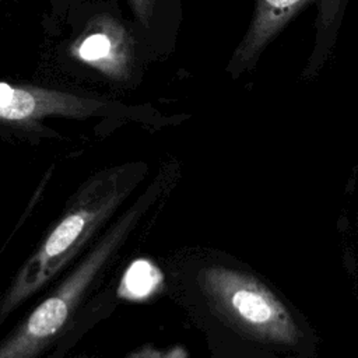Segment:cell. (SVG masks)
<instances>
[{"label":"cell","mask_w":358,"mask_h":358,"mask_svg":"<svg viewBox=\"0 0 358 358\" xmlns=\"http://www.w3.org/2000/svg\"><path fill=\"white\" fill-rule=\"evenodd\" d=\"M141 210L138 206L126 213L73 273L46 298L17 330L0 344V358H34L64 327L83 294L99 274L105 263L123 243Z\"/></svg>","instance_id":"1"},{"label":"cell","mask_w":358,"mask_h":358,"mask_svg":"<svg viewBox=\"0 0 358 358\" xmlns=\"http://www.w3.org/2000/svg\"><path fill=\"white\" fill-rule=\"evenodd\" d=\"M124 192L117 185L95 189L81 203L71 208L48 234L35 253L28 259L17 274L4 302L0 306V322L25 298L39 289L45 282L55 277L66 263L85 245L95 229L119 206Z\"/></svg>","instance_id":"2"},{"label":"cell","mask_w":358,"mask_h":358,"mask_svg":"<svg viewBox=\"0 0 358 358\" xmlns=\"http://www.w3.org/2000/svg\"><path fill=\"white\" fill-rule=\"evenodd\" d=\"M197 281L213 308L236 329L273 343L298 341L299 331L292 316L253 275L210 266L199 271Z\"/></svg>","instance_id":"3"},{"label":"cell","mask_w":358,"mask_h":358,"mask_svg":"<svg viewBox=\"0 0 358 358\" xmlns=\"http://www.w3.org/2000/svg\"><path fill=\"white\" fill-rule=\"evenodd\" d=\"M315 0H256V13L248 35L236 52L238 66L252 62L268 41L295 15L303 6ZM345 0H320V17L317 22L322 32L336 27L340 6Z\"/></svg>","instance_id":"4"},{"label":"cell","mask_w":358,"mask_h":358,"mask_svg":"<svg viewBox=\"0 0 358 358\" xmlns=\"http://www.w3.org/2000/svg\"><path fill=\"white\" fill-rule=\"evenodd\" d=\"M164 282V274L150 260H134L120 281L117 294L130 301H143L154 295Z\"/></svg>","instance_id":"5"},{"label":"cell","mask_w":358,"mask_h":358,"mask_svg":"<svg viewBox=\"0 0 358 358\" xmlns=\"http://www.w3.org/2000/svg\"><path fill=\"white\" fill-rule=\"evenodd\" d=\"M110 41L103 34H94L88 36L80 46L78 55L87 62L102 60L110 53Z\"/></svg>","instance_id":"6"},{"label":"cell","mask_w":358,"mask_h":358,"mask_svg":"<svg viewBox=\"0 0 358 358\" xmlns=\"http://www.w3.org/2000/svg\"><path fill=\"white\" fill-rule=\"evenodd\" d=\"M124 358H189L186 348L182 345H173L169 348H155L151 345H144Z\"/></svg>","instance_id":"7"},{"label":"cell","mask_w":358,"mask_h":358,"mask_svg":"<svg viewBox=\"0 0 358 358\" xmlns=\"http://www.w3.org/2000/svg\"><path fill=\"white\" fill-rule=\"evenodd\" d=\"M134 1L137 3L138 7H144V4H145V0H134Z\"/></svg>","instance_id":"8"}]
</instances>
